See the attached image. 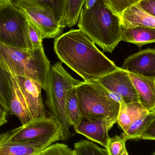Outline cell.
Instances as JSON below:
<instances>
[{
  "label": "cell",
  "instance_id": "obj_1",
  "mask_svg": "<svg viewBox=\"0 0 155 155\" xmlns=\"http://www.w3.org/2000/svg\"><path fill=\"white\" fill-rule=\"evenodd\" d=\"M54 50L61 62L84 82L97 81L119 69L80 29H72L54 39Z\"/></svg>",
  "mask_w": 155,
  "mask_h": 155
},
{
  "label": "cell",
  "instance_id": "obj_2",
  "mask_svg": "<svg viewBox=\"0 0 155 155\" xmlns=\"http://www.w3.org/2000/svg\"><path fill=\"white\" fill-rule=\"evenodd\" d=\"M78 26L105 52L112 53L122 41L120 17L112 11L105 0H97L90 9L83 7Z\"/></svg>",
  "mask_w": 155,
  "mask_h": 155
},
{
  "label": "cell",
  "instance_id": "obj_3",
  "mask_svg": "<svg viewBox=\"0 0 155 155\" xmlns=\"http://www.w3.org/2000/svg\"><path fill=\"white\" fill-rule=\"evenodd\" d=\"M0 64L15 75L36 81L46 91L51 63L43 46L35 49L16 48L0 41Z\"/></svg>",
  "mask_w": 155,
  "mask_h": 155
},
{
  "label": "cell",
  "instance_id": "obj_4",
  "mask_svg": "<svg viewBox=\"0 0 155 155\" xmlns=\"http://www.w3.org/2000/svg\"><path fill=\"white\" fill-rule=\"evenodd\" d=\"M82 82L72 77L63 67L62 62H58L50 68L45 91L47 104L52 116L61 126L63 141L72 136L65 111L67 92Z\"/></svg>",
  "mask_w": 155,
  "mask_h": 155
},
{
  "label": "cell",
  "instance_id": "obj_5",
  "mask_svg": "<svg viewBox=\"0 0 155 155\" xmlns=\"http://www.w3.org/2000/svg\"><path fill=\"white\" fill-rule=\"evenodd\" d=\"M81 116L89 121L110 117L117 120L120 104L96 81L82 82L75 86Z\"/></svg>",
  "mask_w": 155,
  "mask_h": 155
},
{
  "label": "cell",
  "instance_id": "obj_6",
  "mask_svg": "<svg viewBox=\"0 0 155 155\" xmlns=\"http://www.w3.org/2000/svg\"><path fill=\"white\" fill-rule=\"evenodd\" d=\"M2 135L10 141L35 142L48 147L64 139L61 126L53 116L32 120Z\"/></svg>",
  "mask_w": 155,
  "mask_h": 155
},
{
  "label": "cell",
  "instance_id": "obj_7",
  "mask_svg": "<svg viewBox=\"0 0 155 155\" xmlns=\"http://www.w3.org/2000/svg\"><path fill=\"white\" fill-rule=\"evenodd\" d=\"M0 41L16 48L32 49L27 18L14 4L0 7Z\"/></svg>",
  "mask_w": 155,
  "mask_h": 155
},
{
  "label": "cell",
  "instance_id": "obj_8",
  "mask_svg": "<svg viewBox=\"0 0 155 155\" xmlns=\"http://www.w3.org/2000/svg\"><path fill=\"white\" fill-rule=\"evenodd\" d=\"M36 26L44 39L60 36L66 26L50 6L33 0H21L14 4Z\"/></svg>",
  "mask_w": 155,
  "mask_h": 155
},
{
  "label": "cell",
  "instance_id": "obj_9",
  "mask_svg": "<svg viewBox=\"0 0 155 155\" xmlns=\"http://www.w3.org/2000/svg\"><path fill=\"white\" fill-rule=\"evenodd\" d=\"M96 81L108 92L120 96L125 103L139 102L138 94L128 72L121 68Z\"/></svg>",
  "mask_w": 155,
  "mask_h": 155
},
{
  "label": "cell",
  "instance_id": "obj_10",
  "mask_svg": "<svg viewBox=\"0 0 155 155\" xmlns=\"http://www.w3.org/2000/svg\"><path fill=\"white\" fill-rule=\"evenodd\" d=\"M14 78L21 93L33 120L46 117V112L41 97V85L36 81L17 76L7 71Z\"/></svg>",
  "mask_w": 155,
  "mask_h": 155
},
{
  "label": "cell",
  "instance_id": "obj_11",
  "mask_svg": "<svg viewBox=\"0 0 155 155\" xmlns=\"http://www.w3.org/2000/svg\"><path fill=\"white\" fill-rule=\"evenodd\" d=\"M117 123V120L105 117L97 120L83 121L74 127L77 134L106 148L109 138L108 132Z\"/></svg>",
  "mask_w": 155,
  "mask_h": 155
},
{
  "label": "cell",
  "instance_id": "obj_12",
  "mask_svg": "<svg viewBox=\"0 0 155 155\" xmlns=\"http://www.w3.org/2000/svg\"><path fill=\"white\" fill-rule=\"evenodd\" d=\"M121 68L136 75L155 78V49L147 48L130 55Z\"/></svg>",
  "mask_w": 155,
  "mask_h": 155
},
{
  "label": "cell",
  "instance_id": "obj_13",
  "mask_svg": "<svg viewBox=\"0 0 155 155\" xmlns=\"http://www.w3.org/2000/svg\"><path fill=\"white\" fill-rule=\"evenodd\" d=\"M137 92L139 103L148 112L155 109V78L128 73Z\"/></svg>",
  "mask_w": 155,
  "mask_h": 155
},
{
  "label": "cell",
  "instance_id": "obj_14",
  "mask_svg": "<svg viewBox=\"0 0 155 155\" xmlns=\"http://www.w3.org/2000/svg\"><path fill=\"white\" fill-rule=\"evenodd\" d=\"M119 17L122 27L124 28H155V17L145 11L139 2L126 9Z\"/></svg>",
  "mask_w": 155,
  "mask_h": 155
},
{
  "label": "cell",
  "instance_id": "obj_15",
  "mask_svg": "<svg viewBox=\"0 0 155 155\" xmlns=\"http://www.w3.org/2000/svg\"><path fill=\"white\" fill-rule=\"evenodd\" d=\"M48 147L35 142L10 141L0 135V155H41Z\"/></svg>",
  "mask_w": 155,
  "mask_h": 155
},
{
  "label": "cell",
  "instance_id": "obj_16",
  "mask_svg": "<svg viewBox=\"0 0 155 155\" xmlns=\"http://www.w3.org/2000/svg\"><path fill=\"white\" fill-rule=\"evenodd\" d=\"M120 104V110L117 123L124 132H126L129 129L133 122L149 112L139 102L128 104L123 102Z\"/></svg>",
  "mask_w": 155,
  "mask_h": 155
},
{
  "label": "cell",
  "instance_id": "obj_17",
  "mask_svg": "<svg viewBox=\"0 0 155 155\" xmlns=\"http://www.w3.org/2000/svg\"><path fill=\"white\" fill-rule=\"evenodd\" d=\"M122 29V41L134 44L139 48L155 43V28L138 26Z\"/></svg>",
  "mask_w": 155,
  "mask_h": 155
},
{
  "label": "cell",
  "instance_id": "obj_18",
  "mask_svg": "<svg viewBox=\"0 0 155 155\" xmlns=\"http://www.w3.org/2000/svg\"><path fill=\"white\" fill-rule=\"evenodd\" d=\"M10 75L12 81V93L9 113L17 117L22 125H25L33 120L14 78L10 74Z\"/></svg>",
  "mask_w": 155,
  "mask_h": 155
},
{
  "label": "cell",
  "instance_id": "obj_19",
  "mask_svg": "<svg viewBox=\"0 0 155 155\" xmlns=\"http://www.w3.org/2000/svg\"><path fill=\"white\" fill-rule=\"evenodd\" d=\"M75 86L67 92L65 103V111L70 125L77 126L83 120L81 116Z\"/></svg>",
  "mask_w": 155,
  "mask_h": 155
},
{
  "label": "cell",
  "instance_id": "obj_20",
  "mask_svg": "<svg viewBox=\"0 0 155 155\" xmlns=\"http://www.w3.org/2000/svg\"><path fill=\"white\" fill-rule=\"evenodd\" d=\"M155 119V109L133 122L126 132H123L121 136L127 141L130 139L138 140L142 133L146 130Z\"/></svg>",
  "mask_w": 155,
  "mask_h": 155
},
{
  "label": "cell",
  "instance_id": "obj_21",
  "mask_svg": "<svg viewBox=\"0 0 155 155\" xmlns=\"http://www.w3.org/2000/svg\"><path fill=\"white\" fill-rule=\"evenodd\" d=\"M12 93V81L9 73L0 64V104L9 113Z\"/></svg>",
  "mask_w": 155,
  "mask_h": 155
},
{
  "label": "cell",
  "instance_id": "obj_22",
  "mask_svg": "<svg viewBox=\"0 0 155 155\" xmlns=\"http://www.w3.org/2000/svg\"><path fill=\"white\" fill-rule=\"evenodd\" d=\"M84 1L85 0H67L65 20L66 27L71 28L77 24Z\"/></svg>",
  "mask_w": 155,
  "mask_h": 155
},
{
  "label": "cell",
  "instance_id": "obj_23",
  "mask_svg": "<svg viewBox=\"0 0 155 155\" xmlns=\"http://www.w3.org/2000/svg\"><path fill=\"white\" fill-rule=\"evenodd\" d=\"M74 150L77 155H109L106 149L87 140H80L75 143Z\"/></svg>",
  "mask_w": 155,
  "mask_h": 155
},
{
  "label": "cell",
  "instance_id": "obj_24",
  "mask_svg": "<svg viewBox=\"0 0 155 155\" xmlns=\"http://www.w3.org/2000/svg\"><path fill=\"white\" fill-rule=\"evenodd\" d=\"M127 140L121 135L110 137L107 143L106 150L109 155H122L127 150Z\"/></svg>",
  "mask_w": 155,
  "mask_h": 155
},
{
  "label": "cell",
  "instance_id": "obj_25",
  "mask_svg": "<svg viewBox=\"0 0 155 155\" xmlns=\"http://www.w3.org/2000/svg\"><path fill=\"white\" fill-rule=\"evenodd\" d=\"M21 0H12L13 4L16 3ZM39 2L54 9L58 16L62 21L65 25V20L66 17V4L67 0H33Z\"/></svg>",
  "mask_w": 155,
  "mask_h": 155
},
{
  "label": "cell",
  "instance_id": "obj_26",
  "mask_svg": "<svg viewBox=\"0 0 155 155\" xmlns=\"http://www.w3.org/2000/svg\"><path fill=\"white\" fill-rule=\"evenodd\" d=\"M41 155H77L74 150L70 148L64 143L52 144L45 149Z\"/></svg>",
  "mask_w": 155,
  "mask_h": 155
},
{
  "label": "cell",
  "instance_id": "obj_27",
  "mask_svg": "<svg viewBox=\"0 0 155 155\" xmlns=\"http://www.w3.org/2000/svg\"><path fill=\"white\" fill-rule=\"evenodd\" d=\"M142 0H105L112 11L120 16L122 13L133 5L140 2Z\"/></svg>",
  "mask_w": 155,
  "mask_h": 155
},
{
  "label": "cell",
  "instance_id": "obj_28",
  "mask_svg": "<svg viewBox=\"0 0 155 155\" xmlns=\"http://www.w3.org/2000/svg\"><path fill=\"white\" fill-rule=\"evenodd\" d=\"M26 17L28 22V35L32 49H36L43 46V39L41 33L32 21Z\"/></svg>",
  "mask_w": 155,
  "mask_h": 155
},
{
  "label": "cell",
  "instance_id": "obj_29",
  "mask_svg": "<svg viewBox=\"0 0 155 155\" xmlns=\"http://www.w3.org/2000/svg\"><path fill=\"white\" fill-rule=\"evenodd\" d=\"M138 139L155 140V119L144 131Z\"/></svg>",
  "mask_w": 155,
  "mask_h": 155
},
{
  "label": "cell",
  "instance_id": "obj_30",
  "mask_svg": "<svg viewBox=\"0 0 155 155\" xmlns=\"http://www.w3.org/2000/svg\"><path fill=\"white\" fill-rule=\"evenodd\" d=\"M139 3L145 11L155 17V0H142Z\"/></svg>",
  "mask_w": 155,
  "mask_h": 155
},
{
  "label": "cell",
  "instance_id": "obj_31",
  "mask_svg": "<svg viewBox=\"0 0 155 155\" xmlns=\"http://www.w3.org/2000/svg\"><path fill=\"white\" fill-rule=\"evenodd\" d=\"M7 114V112L6 110L0 104V126H2L7 123L6 118Z\"/></svg>",
  "mask_w": 155,
  "mask_h": 155
},
{
  "label": "cell",
  "instance_id": "obj_32",
  "mask_svg": "<svg viewBox=\"0 0 155 155\" xmlns=\"http://www.w3.org/2000/svg\"><path fill=\"white\" fill-rule=\"evenodd\" d=\"M97 0H85L83 7L85 9H90L93 7Z\"/></svg>",
  "mask_w": 155,
  "mask_h": 155
},
{
  "label": "cell",
  "instance_id": "obj_33",
  "mask_svg": "<svg viewBox=\"0 0 155 155\" xmlns=\"http://www.w3.org/2000/svg\"><path fill=\"white\" fill-rule=\"evenodd\" d=\"M12 4V0H0V7L8 6Z\"/></svg>",
  "mask_w": 155,
  "mask_h": 155
},
{
  "label": "cell",
  "instance_id": "obj_34",
  "mask_svg": "<svg viewBox=\"0 0 155 155\" xmlns=\"http://www.w3.org/2000/svg\"><path fill=\"white\" fill-rule=\"evenodd\" d=\"M122 155H128V153H127V150H126V151L124 152V153H123Z\"/></svg>",
  "mask_w": 155,
  "mask_h": 155
},
{
  "label": "cell",
  "instance_id": "obj_35",
  "mask_svg": "<svg viewBox=\"0 0 155 155\" xmlns=\"http://www.w3.org/2000/svg\"><path fill=\"white\" fill-rule=\"evenodd\" d=\"M153 155H155V153H153Z\"/></svg>",
  "mask_w": 155,
  "mask_h": 155
}]
</instances>
